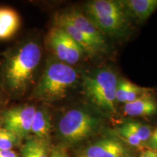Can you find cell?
<instances>
[{
  "label": "cell",
  "instance_id": "obj_1",
  "mask_svg": "<svg viewBox=\"0 0 157 157\" xmlns=\"http://www.w3.org/2000/svg\"><path fill=\"white\" fill-rule=\"evenodd\" d=\"M42 58V50L35 42H28L6 56L1 71L3 87L11 95L19 96L26 91L34 78Z\"/></svg>",
  "mask_w": 157,
  "mask_h": 157
},
{
  "label": "cell",
  "instance_id": "obj_2",
  "mask_svg": "<svg viewBox=\"0 0 157 157\" xmlns=\"http://www.w3.org/2000/svg\"><path fill=\"white\" fill-rule=\"evenodd\" d=\"M77 79V72L71 66L59 60L51 61L34 89V97L48 103L61 100Z\"/></svg>",
  "mask_w": 157,
  "mask_h": 157
},
{
  "label": "cell",
  "instance_id": "obj_3",
  "mask_svg": "<svg viewBox=\"0 0 157 157\" xmlns=\"http://www.w3.org/2000/svg\"><path fill=\"white\" fill-rule=\"evenodd\" d=\"M118 81L112 71L106 68L95 71L84 76V93L95 106L105 112L113 113Z\"/></svg>",
  "mask_w": 157,
  "mask_h": 157
},
{
  "label": "cell",
  "instance_id": "obj_4",
  "mask_svg": "<svg viewBox=\"0 0 157 157\" xmlns=\"http://www.w3.org/2000/svg\"><path fill=\"white\" fill-rule=\"evenodd\" d=\"M101 127V120L82 109H71L59 119L58 132L65 142L74 143L95 134Z\"/></svg>",
  "mask_w": 157,
  "mask_h": 157
},
{
  "label": "cell",
  "instance_id": "obj_5",
  "mask_svg": "<svg viewBox=\"0 0 157 157\" xmlns=\"http://www.w3.org/2000/svg\"><path fill=\"white\" fill-rule=\"evenodd\" d=\"M36 108L31 105H18L2 113L4 128L14 133L21 140L31 134L33 119Z\"/></svg>",
  "mask_w": 157,
  "mask_h": 157
},
{
  "label": "cell",
  "instance_id": "obj_6",
  "mask_svg": "<svg viewBox=\"0 0 157 157\" xmlns=\"http://www.w3.org/2000/svg\"><path fill=\"white\" fill-rule=\"evenodd\" d=\"M60 15L81 31L93 43L98 52L105 51L107 44L103 33L90 17L76 10L66 12L60 13Z\"/></svg>",
  "mask_w": 157,
  "mask_h": 157
},
{
  "label": "cell",
  "instance_id": "obj_7",
  "mask_svg": "<svg viewBox=\"0 0 157 157\" xmlns=\"http://www.w3.org/2000/svg\"><path fill=\"white\" fill-rule=\"evenodd\" d=\"M85 10L90 19L124 16V10L120 2L111 0H95L86 4Z\"/></svg>",
  "mask_w": 157,
  "mask_h": 157
},
{
  "label": "cell",
  "instance_id": "obj_8",
  "mask_svg": "<svg viewBox=\"0 0 157 157\" xmlns=\"http://www.w3.org/2000/svg\"><path fill=\"white\" fill-rule=\"evenodd\" d=\"M124 154V147L119 141L108 138L88 147L84 155L87 157H123Z\"/></svg>",
  "mask_w": 157,
  "mask_h": 157
},
{
  "label": "cell",
  "instance_id": "obj_9",
  "mask_svg": "<svg viewBox=\"0 0 157 157\" xmlns=\"http://www.w3.org/2000/svg\"><path fill=\"white\" fill-rule=\"evenodd\" d=\"M124 113L129 117H150L157 114V101L150 93L124 104Z\"/></svg>",
  "mask_w": 157,
  "mask_h": 157
},
{
  "label": "cell",
  "instance_id": "obj_10",
  "mask_svg": "<svg viewBox=\"0 0 157 157\" xmlns=\"http://www.w3.org/2000/svg\"><path fill=\"white\" fill-rule=\"evenodd\" d=\"M55 26L64 31L71 38L73 39L77 44L82 47L84 52L90 55V56H95L99 53L93 43L90 42L81 31L76 29L71 23L64 18L60 14L58 15L56 17Z\"/></svg>",
  "mask_w": 157,
  "mask_h": 157
},
{
  "label": "cell",
  "instance_id": "obj_11",
  "mask_svg": "<svg viewBox=\"0 0 157 157\" xmlns=\"http://www.w3.org/2000/svg\"><path fill=\"white\" fill-rule=\"evenodd\" d=\"M69 36L62 29L54 26L47 36V44L58 60L66 63L67 58Z\"/></svg>",
  "mask_w": 157,
  "mask_h": 157
},
{
  "label": "cell",
  "instance_id": "obj_12",
  "mask_svg": "<svg viewBox=\"0 0 157 157\" xmlns=\"http://www.w3.org/2000/svg\"><path fill=\"white\" fill-rule=\"evenodd\" d=\"M120 3L125 13L140 21H146L157 9V0H124Z\"/></svg>",
  "mask_w": 157,
  "mask_h": 157
},
{
  "label": "cell",
  "instance_id": "obj_13",
  "mask_svg": "<svg viewBox=\"0 0 157 157\" xmlns=\"http://www.w3.org/2000/svg\"><path fill=\"white\" fill-rule=\"evenodd\" d=\"M21 18L13 9L0 7V40L10 39L18 31Z\"/></svg>",
  "mask_w": 157,
  "mask_h": 157
},
{
  "label": "cell",
  "instance_id": "obj_14",
  "mask_svg": "<svg viewBox=\"0 0 157 157\" xmlns=\"http://www.w3.org/2000/svg\"><path fill=\"white\" fill-rule=\"evenodd\" d=\"M52 130L51 117L49 111L44 108L36 110L33 119L31 133L39 140L48 142Z\"/></svg>",
  "mask_w": 157,
  "mask_h": 157
},
{
  "label": "cell",
  "instance_id": "obj_15",
  "mask_svg": "<svg viewBox=\"0 0 157 157\" xmlns=\"http://www.w3.org/2000/svg\"><path fill=\"white\" fill-rule=\"evenodd\" d=\"M91 20L101 31V32L103 31L111 36H121L124 34L127 30V21L126 15Z\"/></svg>",
  "mask_w": 157,
  "mask_h": 157
},
{
  "label": "cell",
  "instance_id": "obj_16",
  "mask_svg": "<svg viewBox=\"0 0 157 157\" xmlns=\"http://www.w3.org/2000/svg\"><path fill=\"white\" fill-rule=\"evenodd\" d=\"M23 157H50L48 142L36 137L29 139L22 148Z\"/></svg>",
  "mask_w": 157,
  "mask_h": 157
},
{
  "label": "cell",
  "instance_id": "obj_17",
  "mask_svg": "<svg viewBox=\"0 0 157 157\" xmlns=\"http://www.w3.org/2000/svg\"><path fill=\"white\" fill-rule=\"evenodd\" d=\"M132 132L140 139L142 143H148L152 134V129L148 125L137 121H129L125 124Z\"/></svg>",
  "mask_w": 157,
  "mask_h": 157
},
{
  "label": "cell",
  "instance_id": "obj_18",
  "mask_svg": "<svg viewBox=\"0 0 157 157\" xmlns=\"http://www.w3.org/2000/svg\"><path fill=\"white\" fill-rule=\"evenodd\" d=\"M21 141L14 133L5 128L0 129V150H13Z\"/></svg>",
  "mask_w": 157,
  "mask_h": 157
},
{
  "label": "cell",
  "instance_id": "obj_19",
  "mask_svg": "<svg viewBox=\"0 0 157 157\" xmlns=\"http://www.w3.org/2000/svg\"><path fill=\"white\" fill-rule=\"evenodd\" d=\"M129 84L130 82L124 78H121L118 81L116 90V101L120 103H126Z\"/></svg>",
  "mask_w": 157,
  "mask_h": 157
},
{
  "label": "cell",
  "instance_id": "obj_20",
  "mask_svg": "<svg viewBox=\"0 0 157 157\" xmlns=\"http://www.w3.org/2000/svg\"><path fill=\"white\" fill-rule=\"evenodd\" d=\"M118 130L121 136L123 137L130 146L133 147H140L143 146V143L140 139L129 129L126 124H124L120 128H119Z\"/></svg>",
  "mask_w": 157,
  "mask_h": 157
},
{
  "label": "cell",
  "instance_id": "obj_21",
  "mask_svg": "<svg viewBox=\"0 0 157 157\" xmlns=\"http://www.w3.org/2000/svg\"><path fill=\"white\" fill-rule=\"evenodd\" d=\"M151 91V90L147 89V88L144 87H140L136 85V84L130 82L128 89V93H127L126 103L134 101L138 98H140V96L150 93Z\"/></svg>",
  "mask_w": 157,
  "mask_h": 157
},
{
  "label": "cell",
  "instance_id": "obj_22",
  "mask_svg": "<svg viewBox=\"0 0 157 157\" xmlns=\"http://www.w3.org/2000/svg\"><path fill=\"white\" fill-rule=\"evenodd\" d=\"M148 145L151 150L157 151V127L152 131V134L148 141Z\"/></svg>",
  "mask_w": 157,
  "mask_h": 157
},
{
  "label": "cell",
  "instance_id": "obj_23",
  "mask_svg": "<svg viewBox=\"0 0 157 157\" xmlns=\"http://www.w3.org/2000/svg\"><path fill=\"white\" fill-rule=\"evenodd\" d=\"M50 157H68V156L62 148L57 147L52 151Z\"/></svg>",
  "mask_w": 157,
  "mask_h": 157
},
{
  "label": "cell",
  "instance_id": "obj_24",
  "mask_svg": "<svg viewBox=\"0 0 157 157\" xmlns=\"http://www.w3.org/2000/svg\"><path fill=\"white\" fill-rule=\"evenodd\" d=\"M0 157H20L13 150H0Z\"/></svg>",
  "mask_w": 157,
  "mask_h": 157
},
{
  "label": "cell",
  "instance_id": "obj_25",
  "mask_svg": "<svg viewBox=\"0 0 157 157\" xmlns=\"http://www.w3.org/2000/svg\"><path fill=\"white\" fill-rule=\"evenodd\" d=\"M140 157H157V151L154 150H146L140 154Z\"/></svg>",
  "mask_w": 157,
  "mask_h": 157
},
{
  "label": "cell",
  "instance_id": "obj_26",
  "mask_svg": "<svg viewBox=\"0 0 157 157\" xmlns=\"http://www.w3.org/2000/svg\"><path fill=\"white\" fill-rule=\"evenodd\" d=\"M79 157H87L85 156V155H83V156H79Z\"/></svg>",
  "mask_w": 157,
  "mask_h": 157
},
{
  "label": "cell",
  "instance_id": "obj_27",
  "mask_svg": "<svg viewBox=\"0 0 157 157\" xmlns=\"http://www.w3.org/2000/svg\"><path fill=\"white\" fill-rule=\"evenodd\" d=\"M0 129H1V121H0Z\"/></svg>",
  "mask_w": 157,
  "mask_h": 157
},
{
  "label": "cell",
  "instance_id": "obj_28",
  "mask_svg": "<svg viewBox=\"0 0 157 157\" xmlns=\"http://www.w3.org/2000/svg\"><path fill=\"white\" fill-rule=\"evenodd\" d=\"M0 103H1V101H0Z\"/></svg>",
  "mask_w": 157,
  "mask_h": 157
}]
</instances>
